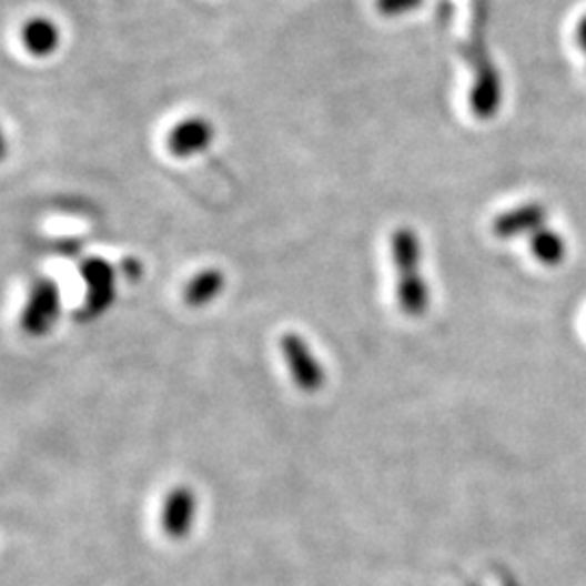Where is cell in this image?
<instances>
[{
	"label": "cell",
	"mask_w": 586,
	"mask_h": 586,
	"mask_svg": "<svg viewBox=\"0 0 586 586\" xmlns=\"http://www.w3.org/2000/svg\"><path fill=\"white\" fill-rule=\"evenodd\" d=\"M215 140V129L206 118H185L179 124L172 127L170 135H168V148L174 156L179 159H188L204 152L206 148L211 146V142Z\"/></svg>",
	"instance_id": "5"
},
{
	"label": "cell",
	"mask_w": 586,
	"mask_h": 586,
	"mask_svg": "<svg viewBox=\"0 0 586 586\" xmlns=\"http://www.w3.org/2000/svg\"><path fill=\"white\" fill-rule=\"evenodd\" d=\"M20 42L33 57H50L61 47V29L49 16H33L22 24Z\"/></svg>",
	"instance_id": "8"
},
{
	"label": "cell",
	"mask_w": 586,
	"mask_h": 586,
	"mask_svg": "<svg viewBox=\"0 0 586 586\" xmlns=\"http://www.w3.org/2000/svg\"><path fill=\"white\" fill-rule=\"evenodd\" d=\"M547 222V209L538 202H528L506 213H499L493 222V235L497 240H515L535 235Z\"/></svg>",
	"instance_id": "6"
},
{
	"label": "cell",
	"mask_w": 586,
	"mask_h": 586,
	"mask_svg": "<svg viewBox=\"0 0 586 586\" xmlns=\"http://www.w3.org/2000/svg\"><path fill=\"white\" fill-rule=\"evenodd\" d=\"M281 352H283V358L290 367L292 381L297 390H302L304 393H315V391L324 387L326 370L304 337H300L295 333L283 335L281 337Z\"/></svg>",
	"instance_id": "3"
},
{
	"label": "cell",
	"mask_w": 586,
	"mask_h": 586,
	"mask_svg": "<svg viewBox=\"0 0 586 586\" xmlns=\"http://www.w3.org/2000/svg\"><path fill=\"white\" fill-rule=\"evenodd\" d=\"M391 254H393V265L397 274L395 297H397L400 311L408 317L426 315L431 306V290L422 274L424 252H422V242L417 233L408 226L395 229L391 238Z\"/></svg>",
	"instance_id": "1"
},
{
	"label": "cell",
	"mask_w": 586,
	"mask_h": 586,
	"mask_svg": "<svg viewBox=\"0 0 586 586\" xmlns=\"http://www.w3.org/2000/svg\"><path fill=\"white\" fill-rule=\"evenodd\" d=\"M59 315H61L59 287L50 279L36 281L20 313V329L31 337H42L52 331Z\"/></svg>",
	"instance_id": "2"
},
{
	"label": "cell",
	"mask_w": 586,
	"mask_h": 586,
	"mask_svg": "<svg viewBox=\"0 0 586 586\" xmlns=\"http://www.w3.org/2000/svg\"><path fill=\"white\" fill-rule=\"evenodd\" d=\"M195 495L190 487H174L163 504V528L170 537H185L195 517Z\"/></svg>",
	"instance_id": "7"
},
{
	"label": "cell",
	"mask_w": 586,
	"mask_h": 586,
	"mask_svg": "<svg viewBox=\"0 0 586 586\" xmlns=\"http://www.w3.org/2000/svg\"><path fill=\"white\" fill-rule=\"evenodd\" d=\"M7 156V135L2 133V127H0V161Z\"/></svg>",
	"instance_id": "11"
},
{
	"label": "cell",
	"mask_w": 586,
	"mask_h": 586,
	"mask_svg": "<svg viewBox=\"0 0 586 586\" xmlns=\"http://www.w3.org/2000/svg\"><path fill=\"white\" fill-rule=\"evenodd\" d=\"M224 274L215 267H209L200 274H195L194 279L190 281L188 290H185V302L190 306H206L209 302H213L220 293L224 292Z\"/></svg>",
	"instance_id": "9"
},
{
	"label": "cell",
	"mask_w": 586,
	"mask_h": 586,
	"mask_svg": "<svg viewBox=\"0 0 586 586\" xmlns=\"http://www.w3.org/2000/svg\"><path fill=\"white\" fill-rule=\"evenodd\" d=\"M531 250H533L538 263L558 265V263L565 261L567 244H565L563 235H558L556 231L543 226L535 235H531Z\"/></svg>",
	"instance_id": "10"
},
{
	"label": "cell",
	"mask_w": 586,
	"mask_h": 586,
	"mask_svg": "<svg viewBox=\"0 0 586 586\" xmlns=\"http://www.w3.org/2000/svg\"><path fill=\"white\" fill-rule=\"evenodd\" d=\"M85 283V317L102 315L115 300V270L102 259H88L81 265Z\"/></svg>",
	"instance_id": "4"
}]
</instances>
